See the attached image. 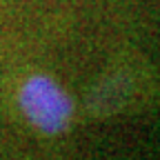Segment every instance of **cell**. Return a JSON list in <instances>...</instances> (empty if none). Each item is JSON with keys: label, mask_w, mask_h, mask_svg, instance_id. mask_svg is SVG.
Segmentation results:
<instances>
[{"label": "cell", "mask_w": 160, "mask_h": 160, "mask_svg": "<svg viewBox=\"0 0 160 160\" xmlns=\"http://www.w3.org/2000/svg\"><path fill=\"white\" fill-rule=\"evenodd\" d=\"M20 109L42 133H60L69 127L71 100L51 78L33 76L20 87Z\"/></svg>", "instance_id": "cell-1"}]
</instances>
